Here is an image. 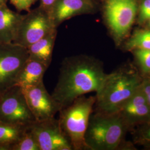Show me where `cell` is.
Masks as SVG:
<instances>
[{"label": "cell", "instance_id": "obj_1", "mask_svg": "<svg viewBox=\"0 0 150 150\" xmlns=\"http://www.w3.org/2000/svg\"><path fill=\"white\" fill-rule=\"evenodd\" d=\"M106 75L102 62L93 57L85 55L66 57L61 63L51 95L61 109L79 97L98 91Z\"/></svg>", "mask_w": 150, "mask_h": 150}, {"label": "cell", "instance_id": "obj_2", "mask_svg": "<svg viewBox=\"0 0 150 150\" xmlns=\"http://www.w3.org/2000/svg\"><path fill=\"white\" fill-rule=\"evenodd\" d=\"M142 80L134 70L120 69L107 74L96 92V112H118L141 85Z\"/></svg>", "mask_w": 150, "mask_h": 150}, {"label": "cell", "instance_id": "obj_3", "mask_svg": "<svg viewBox=\"0 0 150 150\" xmlns=\"http://www.w3.org/2000/svg\"><path fill=\"white\" fill-rule=\"evenodd\" d=\"M127 127L118 113H92L85 134L87 150H116Z\"/></svg>", "mask_w": 150, "mask_h": 150}, {"label": "cell", "instance_id": "obj_4", "mask_svg": "<svg viewBox=\"0 0 150 150\" xmlns=\"http://www.w3.org/2000/svg\"><path fill=\"white\" fill-rule=\"evenodd\" d=\"M95 102V96L87 97L83 95L59 112V126L73 150H87L85 134Z\"/></svg>", "mask_w": 150, "mask_h": 150}, {"label": "cell", "instance_id": "obj_5", "mask_svg": "<svg viewBox=\"0 0 150 150\" xmlns=\"http://www.w3.org/2000/svg\"><path fill=\"white\" fill-rule=\"evenodd\" d=\"M0 121L26 127L37 121L20 86H12L1 95Z\"/></svg>", "mask_w": 150, "mask_h": 150}, {"label": "cell", "instance_id": "obj_6", "mask_svg": "<svg viewBox=\"0 0 150 150\" xmlns=\"http://www.w3.org/2000/svg\"><path fill=\"white\" fill-rule=\"evenodd\" d=\"M55 29L50 13L39 6L23 15L13 42L27 48Z\"/></svg>", "mask_w": 150, "mask_h": 150}, {"label": "cell", "instance_id": "obj_7", "mask_svg": "<svg viewBox=\"0 0 150 150\" xmlns=\"http://www.w3.org/2000/svg\"><path fill=\"white\" fill-rule=\"evenodd\" d=\"M28 58L26 47L13 42L0 44V95L16 85L18 75Z\"/></svg>", "mask_w": 150, "mask_h": 150}, {"label": "cell", "instance_id": "obj_8", "mask_svg": "<svg viewBox=\"0 0 150 150\" xmlns=\"http://www.w3.org/2000/svg\"><path fill=\"white\" fill-rule=\"evenodd\" d=\"M104 16L114 37L121 39L128 33L137 10L136 0H105Z\"/></svg>", "mask_w": 150, "mask_h": 150}, {"label": "cell", "instance_id": "obj_9", "mask_svg": "<svg viewBox=\"0 0 150 150\" xmlns=\"http://www.w3.org/2000/svg\"><path fill=\"white\" fill-rule=\"evenodd\" d=\"M30 128L41 150H73L54 117L36 121Z\"/></svg>", "mask_w": 150, "mask_h": 150}, {"label": "cell", "instance_id": "obj_10", "mask_svg": "<svg viewBox=\"0 0 150 150\" xmlns=\"http://www.w3.org/2000/svg\"><path fill=\"white\" fill-rule=\"evenodd\" d=\"M28 106L36 121L54 117L61 108L46 89L43 82L22 88Z\"/></svg>", "mask_w": 150, "mask_h": 150}, {"label": "cell", "instance_id": "obj_11", "mask_svg": "<svg viewBox=\"0 0 150 150\" xmlns=\"http://www.w3.org/2000/svg\"><path fill=\"white\" fill-rule=\"evenodd\" d=\"M117 113L127 127L138 126L150 120V106L141 85Z\"/></svg>", "mask_w": 150, "mask_h": 150}, {"label": "cell", "instance_id": "obj_12", "mask_svg": "<svg viewBox=\"0 0 150 150\" xmlns=\"http://www.w3.org/2000/svg\"><path fill=\"white\" fill-rule=\"evenodd\" d=\"M94 9L92 0H56L50 12L56 27L72 17L91 12Z\"/></svg>", "mask_w": 150, "mask_h": 150}, {"label": "cell", "instance_id": "obj_13", "mask_svg": "<svg viewBox=\"0 0 150 150\" xmlns=\"http://www.w3.org/2000/svg\"><path fill=\"white\" fill-rule=\"evenodd\" d=\"M23 16L11 10L7 4L0 6V44L13 42Z\"/></svg>", "mask_w": 150, "mask_h": 150}, {"label": "cell", "instance_id": "obj_14", "mask_svg": "<svg viewBox=\"0 0 150 150\" xmlns=\"http://www.w3.org/2000/svg\"><path fill=\"white\" fill-rule=\"evenodd\" d=\"M57 29L50 32L27 47L29 58L38 61L49 67L52 61Z\"/></svg>", "mask_w": 150, "mask_h": 150}, {"label": "cell", "instance_id": "obj_15", "mask_svg": "<svg viewBox=\"0 0 150 150\" xmlns=\"http://www.w3.org/2000/svg\"><path fill=\"white\" fill-rule=\"evenodd\" d=\"M48 68L42 63L28 58L18 75L15 85L23 88L38 85L43 81V76Z\"/></svg>", "mask_w": 150, "mask_h": 150}, {"label": "cell", "instance_id": "obj_16", "mask_svg": "<svg viewBox=\"0 0 150 150\" xmlns=\"http://www.w3.org/2000/svg\"><path fill=\"white\" fill-rule=\"evenodd\" d=\"M28 127L0 121V150H13Z\"/></svg>", "mask_w": 150, "mask_h": 150}, {"label": "cell", "instance_id": "obj_17", "mask_svg": "<svg viewBox=\"0 0 150 150\" xmlns=\"http://www.w3.org/2000/svg\"><path fill=\"white\" fill-rule=\"evenodd\" d=\"M128 50H150V30L136 31L126 44Z\"/></svg>", "mask_w": 150, "mask_h": 150}, {"label": "cell", "instance_id": "obj_18", "mask_svg": "<svg viewBox=\"0 0 150 150\" xmlns=\"http://www.w3.org/2000/svg\"><path fill=\"white\" fill-rule=\"evenodd\" d=\"M13 150H41L30 126L27 128Z\"/></svg>", "mask_w": 150, "mask_h": 150}, {"label": "cell", "instance_id": "obj_19", "mask_svg": "<svg viewBox=\"0 0 150 150\" xmlns=\"http://www.w3.org/2000/svg\"><path fill=\"white\" fill-rule=\"evenodd\" d=\"M138 126H139L134 133V141L150 149V120Z\"/></svg>", "mask_w": 150, "mask_h": 150}, {"label": "cell", "instance_id": "obj_20", "mask_svg": "<svg viewBox=\"0 0 150 150\" xmlns=\"http://www.w3.org/2000/svg\"><path fill=\"white\" fill-rule=\"evenodd\" d=\"M134 54L141 71L150 75V50L136 49Z\"/></svg>", "mask_w": 150, "mask_h": 150}, {"label": "cell", "instance_id": "obj_21", "mask_svg": "<svg viewBox=\"0 0 150 150\" xmlns=\"http://www.w3.org/2000/svg\"><path fill=\"white\" fill-rule=\"evenodd\" d=\"M150 18V0H144L140 7L139 20L141 23Z\"/></svg>", "mask_w": 150, "mask_h": 150}, {"label": "cell", "instance_id": "obj_22", "mask_svg": "<svg viewBox=\"0 0 150 150\" xmlns=\"http://www.w3.org/2000/svg\"><path fill=\"white\" fill-rule=\"evenodd\" d=\"M35 1L36 0H10L11 4L20 11H29Z\"/></svg>", "mask_w": 150, "mask_h": 150}, {"label": "cell", "instance_id": "obj_23", "mask_svg": "<svg viewBox=\"0 0 150 150\" xmlns=\"http://www.w3.org/2000/svg\"><path fill=\"white\" fill-rule=\"evenodd\" d=\"M141 87L150 106V79H146L142 80Z\"/></svg>", "mask_w": 150, "mask_h": 150}, {"label": "cell", "instance_id": "obj_24", "mask_svg": "<svg viewBox=\"0 0 150 150\" xmlns=\"http://www.w3.org/2000/svg\"><path fill=\"white\" fill-rule=\"evenodd\" d=\"M56 0H40V7L50 13Z\"/></svg>", "mask_w": 150, "mask_h": 150}, {"label": "cell", "instance_id": "obj_25", "mask_svg": "<svg viewBox=\"0 0 150 150\" xmlns=\"http://www.w3.org/2000/svg\"><path fill=\"white\" fill-rule=\"evenodd\" d=\"M5 4H7V0H0V6Z\"/></svg>", "mask_w": 150, "mask_h": 150}, {"label": "cell", "instance_id": "obj_26", "mask_svg": "<svg viewBox=\"0 0 150 150\" xmlns=\"http://www.w3.org/2000/svg\"><path fill=\"white\" fill-rule=\"evenodd\" d=\"M148 22H149V26L150 27V18L148 20Z\"/></svg>", "mask_w": 150, "mask_h": 150}, {"label": "cell", "instance_id": "obj_27", "mask_svg": "<svg viewBox=\"0 0 150 150\" xmlns=\"http://www.w3.org/2000/svg\"><path fill=\"white\" fill-rule=\"evenodd\" d=\"M0 97H1V95H0Z\"/></svg>", "mask_w": 150, "mask_h": 150}]
</instances>
